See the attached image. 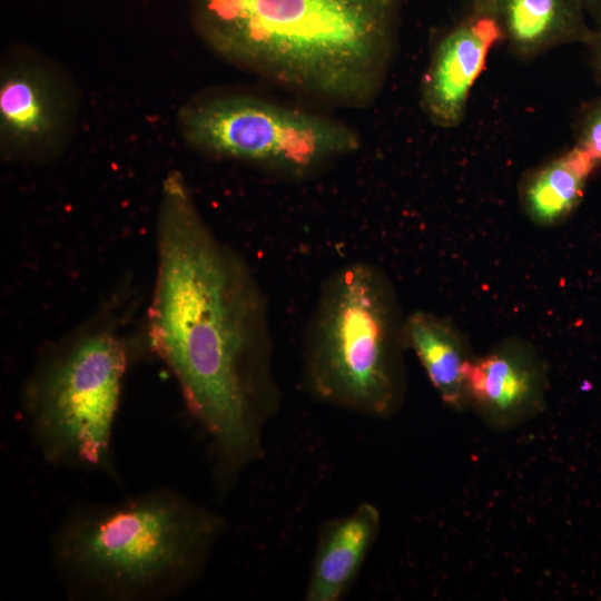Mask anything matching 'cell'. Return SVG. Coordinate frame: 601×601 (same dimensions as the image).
<instances>
[{
    "mask_svg": "<svg viewBox=\"0 0 601 601\" xmlns=\"http://www.w3.org/2000/svg\"><path fill=\"white\" fill-rule=\"evenodd\" d=\"M157 267L147 312L151 351L219 461L237 470L263 453L279 403L266 295L246 259L209 227L183 174L161 185Z\"/></svg>",
    "mask_w": 601,
    "mask_h": 601,
    "instance_id": "cell-1",
    "label": "cell"
},
{
    "mask_svg": "<svg viewBox=\"0 0 601 601\" xmlns=\"http://www.w3.org/2000/svg\"><path fill=\"white\" fill-rule=\"evenodd\" d=\"M403 0H188L201 42L229 65L317 104L363 109L392 67Z\"/></svg>",
    "mask_w": 601,
    "mask_h": 601,
    "instance_id": "cell-2",
    "label": "cell"
},
{
    "mask_svg": "<svg viewBox=\"0 0 601 601\" xmlns=\"http://www.w3.org/2000/svg\"><path fill=\"white\" fill-rule=\"evenodd\" d=\"M225 529L174 489L70 509L49 540L52 568L75 600L159 601L189 588Z\"/></svg>",
    "mask_w": 601,
    "mask_h": 601,
    "instance_id": "cell-3",
    "label": "cell"
},
{
    "mask_svg": "<svg viewBox=\"0 0 601 601\" xmlns=\"http://www.w3.org/2000/svg\"><path fill=\"white\" fill-rule=\"evenodd\" d=\"M404 322L393 285L375 265L338 267L321 286L303 345V385L317 401L374 417L400 406Z\"/></svg>",
    "mask_w": 601,
    "mask_h": 601,
    "instance_id": "cell-4",
    "label": "cell"
},
{
    "mask_svg": "<svg viewBox=\"0 0 601 601\" xmlns=\"http://www.w3.org/2000/svg\"><path fill=\"white\" fill-rule=\"evenodd\" d=\"M130 356L129 341L108 313L42 351L21 405L48 464L112 474L114 423Z\"/></svg>",
    "mask_w": 601,
    "mask_h": 601,
    "instance_id": "cell-5",
    "label": "cell"
},
{
    "mask_svg": "<svg viewBox=\"0 0 601 601\" xmlns=\"http://www.w3.org/2000/svg\"><path fill=\"white\" fill-rule=\"evenodd\" d=\"M177 127L194 151L287 177H308L356 152L358 132L324 111L258 93L216 90L181 106Z\"/></svg>",
    "mask_w": 601,
    "mask_h": 601,
    "instance_id": "cell-6",
    "label": "cell"
},
{
    "mask_svg": "<svg viewBox=\"0 0 601 601\" xmlns=\"http://www.w3.org/2000/svg\"><path fill=\"white\" fill-rule=\"evenodd\" d=\"M79 95L71 78L31 51L8 56L0 72V147L6 159L58 156L76 128Z\"/></svg>",
    "mask_w": 601,
    "mask_h": 601,
    "instance_id": "cell-7",
    "label": "cell"
},
{
    "mask_svg": "<svg viewBox=\"0 0 601 601\" xmlns=\"http://www.w3.org/2000/svg\"><path fill=\"white\" fill-rule=\"evenodd\" d=\"M469 406L496 430L515 427L541 413L546 366L530 343L508 338L466 367Z\"/></svg>",
    "mask_w": 601,
    "mask_h": 601,
    "instance_id": "cell-8",
    "label": "cell"
},
{
    "mask_svg": "<svg viewBox=\"0 0 601 601\" xmlns=\"http://www.w3.org/2000/svg\"><path fill=\"white\" fill-rule=\"evenodd\" d=\"M502 41L495 21L470 7L436 40L421 83L420 102L428 120L450 129L464 118L471 89L490 50Z\"/></svg>",
    "mask_w": 601,
    "mask_h": 601,
    "instance_id": "cell-9",
    "label": "cell"
},
{
    "mask_svg": "<svg viewBox=\"0 0 601 601\" xmlns=\"http://www.w3.org/2000/svg\"><path fill=\"white\" fill-rule=\"evenodd\" d=\"M471 8L491 17L502 41L524 60L558 46L587 45L592 35L579 0H472Z\"/></svg>",
    "mask_w": 601,
    "mask_h": 601,
    "instance_id": "cell-10",
    "label": "cell"
},
{
    "mask_svg": "<svg viewBox=\"0 0 601 601\" xmlns=\"http://www.w3.org/2000/svg\"><path fill=\"white\" fill-rule=\"evenodd\" d=\"M381 528L378 510L359 504L327 523L318 540L306 588L308 601H337L351 588Z\"/></svg>",
    "mask_w": 601,
    "mask_h": 601,
    "instance_id": "cell-11",
    "label": "cell"
},
{
    "mask_svg": "<svg viewBox=\"0 0 601 601\" xmlns=\"http://www.w3.org/2000/svg\"><path fill=\"white\" fill-rule=\"evenodd\" d=\"M404 338L443 403L453 411L466 408V367L473 357L460 329L447 318L417 309L405 317Z\"/></svg>",
    "mask_w": 601,
    "mask_h": 601,
    "instance_id": "cell-12",
    "label": "cell"
},
{
    "mask_svg": "<svg viewBox=\"0 0 601 601\" xmlns=\"http://www.w3.org/2000/svg\"><path fill=\"white\" fill-rule=\"evenodd\" d=\"M598 165L575 147L528 171L519 185L525 215L539 226H553L580 204Z\"/></svg>",
    "mask_w": 601,
    "mask_h": 601,
    "instance_id": "cell-13",
    "label": "cell"
},
{
    "mask_svg": "<svg viewBox=\"0 0 601 601\" xmlns=\"http://www.w3.org/2000/svg\"><path fill=\"white\" fill-rule=\"evenodd\" d=\"M573 147L601 165V97L581 106L575 118Z\"/></svg>",
    "mask_w": 601,
    "mask_h": 601,
    "instance_id": "cell-14",
    "label": "cell"
},
{
    "mask_svg": "<svg viewBox=\"0 0 601 601\" xmlns=\"http://www.w3.org/2000/svg\"><path fill=\"white\" fill-rule=\"evenodd\" d=\"M585 46L590 50L594 76L601 85V26H597L595 29H592L591 38Z\"/></svg>",
    "mask_w": 601,
    "mask_h": 601,
    "instance_id": "cell-15",
    "label": "cell"
},
{
    "mask_svg": "<svg viewBox=\"0 0 601 601\" xmlns=\"http://www.w3.org/2000/svg\"><path fill=\"white\" fill-rule=\"evenodd\" d=\"M585 14L601 26V0H579Z\"/></svg>",
    "mask_w": 601,
    "mask_h": 601,
    "instance_id": "cell-16",
    "label": "cell"
}]
</instances>
